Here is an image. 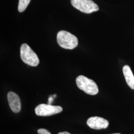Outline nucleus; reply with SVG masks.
Returning a JSON list of instances; mask_svg holds the SVG:
<instances>
[{
	"label": "nucleus",
	"mask_w": 134,
	"mask_h": 134,
	"mask_svg": "<svg viewBox=\"0 0 134 134\" xmlns=\"http://www.w3.org/2000/svg\"><path fill=\"white\" fill-rule=\"evenodd\" d=\"M57 40L59 46L66 49L72 50L78 45V39L77 37L65 30L58 32Z\"/></svg>",
	"instance_id": "f257e3e1"
},
{
	"label": "nucleus",
	"mask_w": 134,
	"mask_h": 134,
	"mask_svg": "<svg viewBox=\"0 0 134 134\" xmlns=\"http://www.w3.org/2000/svg\"><path fill=\"white\" fill-rule=\"evenodd\" d=\"M20 58L22 61L31 67H36L39 64V59L36 55L27 44L24 43L20 47Z\"/></svg>",
	"instance_id": "f03ea898"
},
{
	"label": "nucleus",
	"mask_w": 134,
	"mask_h": 134,
	"mask_svg": "<svg viewBox=\"0 0 134 134\" xmlns=\"http://www.w3.org/2000/svg\"><path fill=\"white\" fill-rule=\"evenodd\" d=\"M77 87L86 94L94 96L98 93L99 90L96 82L83 76H79L76 79Z\"/></svg>",
	"instance_id": "7ed1b4c3"
},
{
	"label": "nucleus",
	"mask_w": 134,
	"mask_h": 134,
	"mask_svg": "<svg viewBox=\"0 0 134 134\" xmlns=\"http://www.w3.org/2000/svg\"><path fill=\"white\" fill-rule=\"evenodd\" d=\"M72 5L82 13L91 14L99 10V7L92 0H71Z\"/></svg>",
	"instance_id": "20e7f679"
},
{
	"label": "nucleus",
	"mask_w": 134,
	"mask_h": 134,
	"mask_svg": "<svg viewBox=\"0 0 134 134\" xmlns=\"http://www.w3.org/2000/svg\"><path fill=\"white\" fill-rule=\"evenodd\" d=\"M62 111V107L60 106H53L46 104H39L35 108L36 114L40 116H51L59 113Z\"/></svg>",
	"instance_id": "39448f33"
},
{
	"label": "nucleus",
	"mask_w": 134,
	"mask_h": 134,
	"mask_svg": "<svg viewBox=\"0 0 134 134\" xmlns=\"http://www.w3.org/2000/svg\"><path fill=\"white\" fill-rule=\"evenodd\" d=\"M86 124L93 129H103L108 127L109 122L104 118L96 116L88 118L87 120Z\"/></svg>",
	"instance_id": "423d86ee"
},
{
	"label": "nucleus",
	"mask_w": 134,
	"mask_h": 134,
	"mask_svg": "<svg viewBox=\"0 0 134 134\" xmlns=\"http://www.w3.org/2000/svg\"><path fill=\"white\" fill-rule=\"evenodd\" d=\"M8 100L10 108L14 113H19L21 110V101L19 96L13 91L8 93Z\"/></svg>",
	"instance_id": "0eeeda50"
},
{
	"label": "nucleus",
	"mask_w": 134,
	"mask_h": 134,
	"mask_svg": "<svg viewBox=\"0 0 134 134\" xmlns=\"http://www.w3.org/2000/svg\"><path fill=\"white\" fill-rule=\"evenodd\" d=\"M123 72L128 86L134 90V76L130 67L128 65L124 66L123 68Z\"/></svg>",
	"instance_id": "6e6552de"
},
{
	"label": "nucleus",
	"mask_w": 134,
	"mask_h": 134,
	"mask_svg": "<svg viewBox=\"0 0 134 134\" xmlns=\"http://www.w3.org/2000/svg\"><path fill=\"white\" fill-rule=\"evenodd\" d=\"M31 0H19L18 5V10L20 13L24 12L27 7Z\"/></svg>",
	"instance_id": "1a4fd4ad"
},
{
	"label": "nucleus",
	"mask_w": 134,
	"mask_h": 134,
	"mask_svg": "<svg viewBox=\"0 0 134 134\" xmlns=\"http://www.w3.org/2000/svg\"><path fill=\"white\" fill-rule=\"evenodd\" d=\"M37 132L38 134H51L48 130L45 129H39L38 130Z\"/></svg>",
	"instance_id": "9d476101"
},
{
	"label": "nucleus",
	"mask_w": 134,
	"mask_h": 134,
	"mask_svg": "<svg viewBox=\"0 0 134 134\" xmlns=\"http://www.w3.org/2000/svg\"><path fill=\"white\" fill-rule=\"evenodd\" d=\"M58 134H71L68 132H60Z\"/></svg>",
	"instance_id": "9b49d317"
},
{
	"label": "nucleus",
	"mask_w": 134,
	"mask_h": 134,
	"mask_svg": "<svg viewBox=\"0 0 134 134\" xmlns=\"http://www.w3.org/2000/svg\"><path fill=\"white\" fill-rule=\"evenodd\" d=\"M119 134V133H116V134Z\"/></svg>",
	"instance_id": "f8f14e48"
}]
</instances>
